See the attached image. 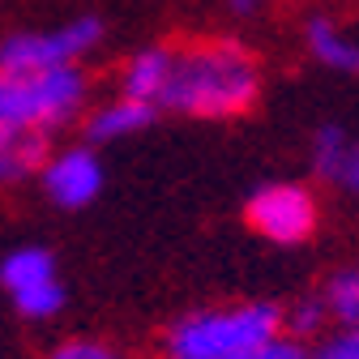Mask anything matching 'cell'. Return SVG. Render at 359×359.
I'll return each instance as SVG.
<instances>
[{
    "mask_svg": "<svg viewBox=\"0 0 359 359\" xmlns=\"http://www.w3.org/2000/svg\"><path fill=\"white\" fill-rule=\"evenodd\" d=\"M261 95V65L240 39H197L171 60V81L158 107L197 120L244 116Z\"/></svg>",
    "mask_w": 359,
    "mask_h": 359,
    "instance_id": "obj_1",
    "label": "cell"
},
{
    "mask_svg": "<svg viewBox=\"0 0 359 359\" xmlns=\"http://www.w3.org/2000/svg\"><path fill=\"white\" fill-rule=\"evenodd\" d=\"M283 334V308L278 304H227V308H201L180 317L167 330V359H240L244 351Z\"/></svg>",
    "mask_w": 359,
    "mask_h": 359,
    "instance_id": "obj_2",
    "label": "cell"
},
{
    "mask_svg": "<svg viewBox=\"0 0 359 359\" xmlns=\"http://www.w3.org/2000/svg\"><path fill=\"white\" fill-rule=\"evenodd\" d=\"M86 103V73L77 65L52 73H0V128L43 133L69 124Z\"/></svg>",
    "mask_w": 359,
    "mask_h": 359,
    "instance_id": "obj_3",
    "label": "cell"
},
{
    "mask_svg": "<svg viewBox=\"0 0 359 359\" xmlns=\"http://www.w3.org/2000/svg\"><path fill=\"white\" fill-rule=\"evenodd\" d=\"M103 39L99 18H77L56 30H22L0 39V73H52L77 65Z\"/></svg>",
    "mask_w": 359,
    "mask_h": 359,
    "instance_id": "obj_4",
    "label": "cell"
},
{
    "mask_svg": "<svg viewBox=\"0 0 359 359\" xmlns=\"http://www.w3.org/2000/svg\"><path fill=\"white\" fill-rule=\"evenodd\" d=\"M244 218L269 244L295 248V244L312 240V231H317V197L304 184H261L248 197Z\"/></svg>",
    "mask_w": 359,
    "mask_h": 359,
    "instance_id": "obj_5",
    "label": "cell"
},
{
    "mask_svg": "<svg viewBox=\"0 0 359 359\" xmlns=\"http://www.w3.org/2000/svg\"><path fill=\"white\" fill-rule=\"evenodd\" d=\"M43 193H48L56 205L65 210H81L90 205L99 193H103V163L95 150L86 146H73V150H60L56 158L43 163Z\"/></svg>",
    "mask_w": 359,
    "mask_h": 359,
    "instance_id": "obj_6",
    "label": "cell"
},
{
    "mask_svg": "<svg viewBox=\"0 0 359 359\" xmlns=\"http://www.w3.org/2000/svg\"><path fill=\"white\" fill-rule=\"evenodd\" d=\"M171 60H175V52H167V48H142V52H133L128 65H124V73H120V95L158 107L163 90L171 81Z\"/></svg>",
    "mask_w": 359,
    "mask_h": 359,
    "instance_id": "obj_7",
    "label": "cell"
},
{
    "mask_svg": "<svg viewBox=\"0 0 359 359\" xmlns=\"http://www.w3.org/2000/svg\"><path fill=\"white\" fill-rule=\"evenodd\" d=\"M43 163H48V137L43 133L0 128V184H18V180L43 171Z\"/></svg>",
    "mask_w": 359,
    "mask_h": 359,
    "instance_id": "obj_8",
    "label": "cell"
},
{
    "mask_svg": "<svg viewBox=\"0 0 359 359\" xmlns=\"http://www.w3.org/2000/svg\"><path fill=\"white\" fill-rule=\"evenodd\" d=\"M48 283H60L56 278V257L48 248H34V244L18 248L0 265V287L9 291V299L22 295V291H34V287H48Z\"/></svg>",
    "mask_w": 359,
    "mask_h": 359,
    "instance_id": "obj_9",
    "label": "cell"
},
{
    "mask_svg": "<svg viewBox=\"0 0 359 359\" xmlns=\"http://www.w3.org/2000/svg\"><path fill=\"white\" fill-rule=\"evenodd\" d=\"M304 39H308V52L317 56L325 69H334V73H359V43L351 34H342L330 18L317 13L304 26Z\"/></svg>",
    "mask_w": 359,
    "mask_h": 359,
    "instance_id": "obj_10",
    "label": "cell"
},
{
    "mask_svg": "<svg viewBox=\"0 0 359 359\" xmlns=\"http://www.w3.org/2000/svg\"><path fill=\"white\" fill-rule=\"evenodd\" d=\"M154 120V107L150 103H137V99H116V103H103L95 116H90L86 133L90 142H120V137H133V133H142L146 124Z\"/></svg>",
    "mask_w": 359,
    "mask_h": 359,
    "instance_id": "obj_11",
    "label": "cell"
},
{
    "mask_svg": "<svg viewBox=\"0 0 359 359\" xmlns=\"http://www.w3.org/2000/svg\"><path fill=\"white\" fill-rule=\"evenodd\" d=\"M321 299H325V312L342 330H355L359 325V265H346L338 274H330Z\"/></svg>",
    "mask_w": 359,
    "mask_h": 359,
    "instance_id": "obj_12",
    "label": "cell"
},
{
    "mask_svg": "<svg viewBox=\"0 0 359 359\" xmlns=\"http://www.w3.org/2000/svg\"><path fill=\"white\" fill-rule=\"evenodd\" d=\"M346 150H351V137L338 128V124H321L312 133V171L325 175V180H338L342 163H346Z\"/></svg>",
    "mask_w": 359,
    "mask_h": 359,
    "instance_id": "obj_13",
    "label": "cell"
},
{
    "mask_svg": "<svg viewBox=\"0 0 359 359\" xmlns=\"http://www.w3.org/2000/svg\"><path fill=\"white\" fill-rule=\"evenodd\" d=\"M13 308L22 312L26 321H52L56 312L65 308V287L60 283H48V287L22 291V295H13Z\"/></svg>",
    "mask_w": 359,
    "mask_h": 359,
    "instance_id": "obj_14",
    "label": "cell"
},
{
    "mask_svg": "<svg viewBox=\"0 0 359 359\" xmlns=\"http://www.w3.org/2000/svg\"><path fill=\"white\" fill-rule=\"evenodd\" d=\"M325 317H330V312H325V299H321V295H304L299 304H291V317L283 312V325H291V338H308V334L321 330Z\"/></svg>",
    "mask_w": 359,
    "mask_h": 359,
    "instance_id": "obj_15",
    "label": "cell"
},
{
    "mask_svg": "<svg viewBox=\"0 0 359 359\" xmlns=\"http://www.w3.org/2000/svg\"><path fill=\"white\" fill-rule=\"evenodd\" d=\"M48 359H124V355H120L116 346L99 342V338H69V342L52 346Z\"/></svg>",
    "mask_w": 359,
    "mask_h": 359,
    "instance_id": "obj_16",
    "label": "cell"
},
{
    "mask_svg": "<svg viewBox=\"0 0 359 359\" xmlns=\"http://www.w3.org/2000/svg\"><path fill=\"white\" fill-rule=\"evenodd\" d=\"M312 359H359V325L321 338L317 346H312Z\"/></svg>",
    "mask_w": 359,
    "mask_h": 359,
    "instance_id": "obj_17",
    "label": "cell"
},
{
    "mask_svg": "<svg viewBox=\"0 0 359 359\" xmlns=\"http://www.w3.org/2000/svg\"><path fill=\"white\" fill-rule=\"evenodd\" d=\"M240 359H312V351L299 342V338H269V342H261V346H252V351H244Z\"/></svg>",
    "mask_w": 359,
    "mask_h": 359,
    "instance_id": "obj_18",
    "label": "cell"
},
{
    "mask_svg": "<svg viewBox=\"0 0 359 359\" xmlns=\"http://www.w3.org/2000/svg\"><path fill=\"white\" fill-rule=\"evenodd\" d=\"M338 184L359 197V142H351V150H346V163H342V171H338Z\"/></svg>",
    "mask_w": 359,
    "mask_h": 359,
    "instance_id": "obj_19",
    "label": "cell"
},
{
    "mask_svg": "<svg viewBox=\"0 0 359 359\" xmlns=\"http://www.w3.org/2000/svg\"><path fill=\"white\" fill-rule=\"evenodd\" d=\"M261 5H265V0H227V9H231L236 18H252Z\"/></svg>",
    "mask_w": 359,
    "mask_h": 359,
    "instance_id": "obj_20",
    "label": "cell"
}]
</instances>
